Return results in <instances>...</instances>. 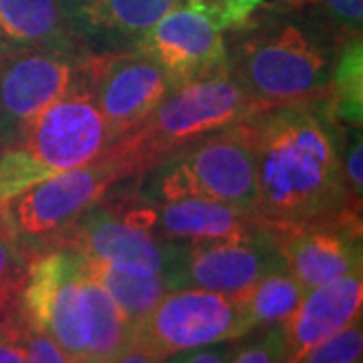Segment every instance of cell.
Wrapping results in <instances>:
<instances>
[{
    "label": "cell",
    "mask_w": 363,
    "mask_h": 363,
    "mask_svg": "<svg viewBox=\"0 0 363 363\" xmlns=\"http://www.w3.org/2000/svg\"><path fill=\"white\" fill-rule=\"evenodd\" d=\"M255 216L264 228L359 216L343 174V125L325 101L272 107L247 119Z\"/></svg>",
    "instance_id": "obj_1"
},
{
    "label": "cell",
    "mask_w": 363,
    "mask_h": 363,
    "mask_svg": "<svg viewBox=\"0 0 363 363\" xmlns=\"http://www.w3.org/2000/svg\"><path fill=\"white\" fill-rule=\"evenodd\" d=\"M339 47L337 40L297 14L264 9L233 28L226 67L262 111L313 105L327 97Z\"/></svg>",
    "instance_id": "obj_2"
},
{
    "label": "cell",
    "mask_w": 363,
    "mask_h": 363,
    "mask_svg": "<svg viewBox=\"0 0 363 363\" xmlns=\"http://www.w3.org/2000/svg\"><path fill=\"white\" fill-rule=\"evenodd\" d=\"M260 111L224 67L176 87L138 128L107 145L101 157L119 169L123 180H131L184 145Z\"/></svg>",
    "instance_id": "obj_3"
},
{
    "label": "cell",
    "mask_w": 363,
    "mask_h": 363,
    "mask_svg": "<svg viewBox=\"0 0 363 363\" xmlns=\"http://www.w3.org/2000/svg\"><path fill=\"white\" fill-rule=\"evenodd\" d=\"M109 145V131L87 81L75 85L40 113L23 138L0 150V204L23 190L87 166Z\"/></svg>",
    "instance_id": "obj_4"
},
{
    "label": "cell",
    "mask_w": 363,
    "mask_h": 363,
    "mask_svg": "<svg viewBox=\"0 0 363 363\" xmlns=\"http://www.w3.org/2000/svg\"><path fill=\"white\" fill-rule=\"evenodd\" d=\"M89 260L75 248H47L30 260L21 297L26 321L75 363L83 362L89 337Z\"/></svg>",
    "instance_id": "obj_5"
},
{
    "label": "cell",
    "mask_w": 363,
    "mask_h": 363,
    "mask_svg": "<svg viewBox=\"0 0 363 363\" xmlns=\"http://www.w3.org/2000/svg\"><path fill=\"white\" fill-rule=\"evenodd\" d=\"M119 182H123L119 169L99 156L87 166L26 188L0 204V210L14 234L35 257Z\"/></svg>",
    "instance_id": "obj_6"
},
{
    "label": "cell",
    "mask_w": 363,
    "mask_h": 363,
    "mask_svg": "<svg viewBox=\"0 0 363 363\" xmlns=\"http://www.w3.org/2000/svg\"><path fill=\"white\" fill-rule=\"evenodd\" d=\"M52 247L75 248L91 262L133 277L166 274L176 255V240H164L128 220L111 190L57 234L47 248Z\"/></svg>",
    "instance_id": "obj_7"
},
{
    "label": "cell",
    "mask_w": 363,
    "mask_h": 363,
    "mask_svg": "<svg viewBox=\"0 0 363 363\" xmlns=\"http://www.w3.org/2000/svg\"><path fill=\"white\" fill-rule=\"evenodd\" d=\"M131 331L133 341L160 357L248 335L238 298L204 289L169 291Z\"/></svg>",
    "instance_id": "obj_8"
},
{
    "label": "cell",
    "mask_w": 363,
    "mask_h": 363,
    "mask_svg": "<svg viewBox=\"0 0 363 363\" xmlns=\"http://www.w3.org/2000/svg\"><path fill=\"white\" fill-rule=\"evenodd\" d=\"M87 51L37 49L0 55V147L16 143L37 117L75 85Z\"/></svg>",
    "instance_id": "obj_9"
},
{
    "label": "cell",
    "mask_w": 363,
    "mask_h": 363,
    "mask_svg": "<svg viewBox=\"0 0 363 363\" xmlns=\"http://www.w3.org/2000/svg\"><path fill=\"white\" fill-rule=\"evenodd\" d=\"M109 131V145L138 128L174 91L166 73L135 49L87 52L81 65Z\"/></svg>",
    "instance_id": "obj_10"
},
{
    "label": "cell",
    "mask_w": 363,
    "mask_h": 363,
    "mask_svg": "<svg viewBox=\"0 0 363 363\" xmlns=\"http://www.w3.org/2000/svg\"><path fill=\"white\" fill-rule=\"evenodd\" d=\"M283 264L269 233L262 230L245 238L176 240V255L166 277L172 291L204 289L238 297Z\"/></svg>",
    "instance_id": "obj_11"
},
{
    "label": "cell",
    "mask_w": 363,
    "mask_h": 363,
    "mask_svg": "<svg viewBox=\"0 0 363 363\" xmlns=\"http://www.w3.org/2000/svg\"><path fill=\"white\" fill-rule=\"evenodd\" d=\"M267 233L289 272L297 279L305 293L341 277L362 274L359 216L267 228Z\"/></svg>",
    "instance_id": "obj_12"
},
{
    "label": "cell",
    "mask_w": 363,
    "mask_h": 363,
    "mask_svg": "<svg viewBox=\"0 0 363 363\" xmlns=\"http://www.w3.org/2000/svg\"><path fill=\"white\" fill-rule=\"evenodd\" d=\"M156 63L174 89L226 67L222 28L188 4L174 9L131 47Z\"/></svg>",
    "instance_id": "obj_13"
},
{
    "label": "cell",
    "mask_w": 363,
    "mask_h": 363,
    "mask_svg": "<svg viewBox=\"0 0 363 363\" xmlns=\"http://www.w3.org/2000/svg\"><path fill=\"white\" fill-rule=\"evenodd\" d=\"M196 190L204 198L255 212L257 174L247 119L212 131L176 150Z\"/></svg>",
    "instance_id": "obj_14"
},
{
    "label": "cell",
    "mask_w": 363,
    "mask_h": 363,
    "mask_svg": "<svg viewBox=\"0 0 363 363\" xmlns=\"http://www.w3.org/2000/svg\"><path fill=\"white\" fill-rule=\"evenodd\" d=\"M362 274H350L305 293L295 313L286 319L285 363H298L307 351L362 317Z\"/></svg>",
    "instance_id": "obj_15"
},
{
    "label": "cell",
    "mask_w": 363,
    "mask_h": 363,
    "mask_svg": "<svg viewBox=\"0 0 363 363\" xmlns=\"http://www.w3.org/2000/svg\"><path fill=\"white\" fill-rule=\"evenodd\" d=\"M184 0H77L73 6V25L87 52L131 49Z\"/></svg>",
    "instance_id": "obj_16"
},
{
    "label": "cell",
    "mask_w": 363,
    "mask_h": 363,
    "mask_svg": "<svg viewBox=\"0 0 363 363\" xmlns=\"http://www.w3.org/2000/svg\"><path fill=\"white\" fill-rule=\"evenodd\" d=\"M37 49L85 51L65 0H0V55Z\"/></svg>",
    "instance_id": "obj_17"
},
{
    "label": "cell",
    "mask_w": 363,
    "mask_h": 363,
    "mask_svg": "<svg viewBox=\"0 0 363 363\" xmlns=\"http://www.w3.org/2000/svg\"><path fill=\"white\" fill-rule=\"evenodd\" d=\"M152 208V233L164 240L245 238L267 230L255 214L210 198H182Z\"/></svg>",
    "instance_id": "obj_18"
},
{
    "label": "cell",
    "mask_w": 363,
    "mask_h": 363,
    "mask_svg": "<svg viewBox=\"0 0 363 363\" xmlns=\"http://www.w3.org/2000/svg\"><path fill=\"white\" fill-rule=\"evenodd\" d=\"M305 297V289L289 272L285 264L267 272L260 281L238 295V303L247 321L248 335L257 329H269L283 325L295 313Z\"/></svg>",
    "instance_id": "obj_19"
},
{
    "label": "cell",
    "mask_w": 363,
    "mask_h": 363,
    "mask_svg": "<svg viewBox=\"0 0 363 363\" xmlns=\"http://www.w3.org/2000/svg\"><path fill=\"white\" fill-rule=\"evenodd\" d=\"M87 303L89 337L81 363H111L133 341L131 325L121 315L116 301L93 277V272L87 279Z\"/></svg>",
    "instance_id": "obj_20"
},
{
    "label": "cell",
    "mask_w": 363,
    "mask_h": 363,
    "mask_svg": "<svg viewBox=\"0 0 363 363\" xmlns=\"http://www.w3.org/2000/svg\"><path fill=\"white\" fill-rule=\"evenodd\" d=\"M325 104L343 128L363 123V40L350 39L339 47Z\"/></svg>",
    "instance_id": "obj_21"
},
{
    "label": "cell",
    "mask_w": 363,
    "mask_h": 363,
    "mask_svg": "<svg viewBox=\"0 0 363 363\" xmlns=\"http://www.w3.org/2000/svg\"><path fill=\"white\" fill-rule=\"evenodd\" d=\"M91 272L116 301L121 315L131 325H140L157 307V303L172 291L166 274H152V277H133L125 272L116 271L107 264L91 262Z\"/></svg>",
    "instance_id": "obj_22"
},
{
    "label": "cell",
    "mask_w": 363,
    "mask_h": 363,
    "mask_svg": "<svg viewBox=\"0 0 363 363\" xmlns=\"http://www.w3.org/2000/svg\"><path fill=\"white\" fill-rule=\"evenodd\" d=\"M262 9L297 14L339 45L362 37L363 0H264Z\"/></svg>",
    "instance_id": "obj_23"
},
{
    "label": "cell",
    "mask_w": 363,
    "mask_h": 363,
    "mask_svg": "<svg viewBox=\"0 0 363 363\" xmlns=\"http://www.w3.org/2000/svg\"><path fill=\"white\" fill-rule=\"evenodd\" d=\"M362 355L363 329L362 317H357L347 327L307 351L298 363H362Z\"/></svg>",
    "instance_id": "obj_24"
},
{
    "label": "cell",
    "mask_w": 363,
    "mask_h": 363,
    "mask_svg": "<svg viewBox=\"0 0 363 363\" xmlns=\"http://www.w3.org/2000/svg\"><path fill=\"white\" fill-rule=\"evenodd\" d=\"M264 0H184L218 25L222 30H233L245 25L252 14L259 11Z\"/></svg>",
    "instance_id": "obj_25"
},
{
    "label": "cell",
    "mask_w": 363,
    "mask_h": 363,
    "mask_svg": "<svg viewBox=\"0 0 363 363\" xmlns=\"http://www.w3.org/2000/svg\"><path fill=\"white\" fill-rule=\"evenodd\" d=\"M286 341L285 325L262 329L259 337L236 347L228 363H285Z\"/></svg>",
    "instance_id": "obj_26"
},
{
    "label": "cell",
    "mask_w": 363,
    "mask_h": 363,
    "mask_svg": "<svg viewBox=\"0 0 363 363\" xmlns=\"http://www.w3.org/2000/svg\"><path fill=\"white\" fill-rule=\"evenodd\" d=\"M363 143L362 128H343V174L355 204L363 202Z\"/></svg>",
    "instance_id": "obj_27"
},
{
    "label": "cell",
    "mask_w": 363,
    "mask_h": 363,
    "mask_svg": "<svg viewBox=\"0 0 363 363\" xmlns=\"http://www.w3.org/2000/svg\"><path fill=\"white\" fill-rule=\"evenodd\" d=\"M25 313L0 323V363H26Z\"/></svg>",
    "instance_id": "obj_28"
},
{
    "label": "cell",
    "mask_w": 363,
    "mask_h": 363,
    "mask_svg": "<svg viewBox=\"0 0 363 363\" xmlns=\"http://www.w3.org/2000/svg\"><path fill=\"white\" fill-rule=\"evenodd\" d=\"M26 363H75L52 337L28 323L25 333Z\"/></svg>",
    "instance_id": "obj_29"
},
{
    "label": "cell",
    "mask_w": 363,
    "mask_h": 363,
    "mask_svg": "<svg viewBox=\"0 0 363 363\" xmlns=\"http://www.w3.org/2000/svg\"><path fill=\"white\" fill-rule=\"evenodd\" d=\"M234 350H236L234 341H224V343H214L206 347L172 353L168 357H164V363H228Z\"/></svg>",
    "instance_id": "obj_30"
},
{
    "label": "cell",
    "mask_w": 363,
    "mask_h": 363,
    "mask_svg": "<svg viewBox=\"0 0 363 363\" xmlns=\"http://www.w3.org/2000/svg\"><path fill=\"white\" fill-rule=\"evenodd\" d=\"M111 363H164V357H160L157 353L147 350L142 343L131 341Z\"/></svg>",
    "instance_id": "obj_31"
},
{
    "label": "cell",
    "mask_w": 363,
    "mask_h": 363,
    "mask_svg": "<svg viewBox=\"0 0 363 363\" xmlns=\"http://www.w3.org/2000/svg\"><path fill=\"white\" fill-rule=\"evenodd\" d=\"M65 2L69 4V9H71V11H73V6L77 4V0H65Z\"/></svg>",
    "instance_id": "obj_32"
},
{
    "label": "cell",
    "mask_w": 363,
    "mask_h": 363,
    "mask_svg": "<svg viewBox=\"0 0 363 363\" xmlns=\"http://www.w3.org/2000/svg\"><path fill=\"white\" fill-rule=\"evenodd\" d=\"M0 150H2V147H0Z\"/></svg>",
    "instance_id": "obj_33"
}]
</instances>
